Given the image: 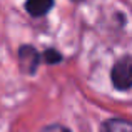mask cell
<instances>
[{"instance_id": "cell-1", "label": "cell", "mask_w": 132, "mask_h": 132, "mask_svg": "<svg viewBox=\"0 0 132 132\" xmlns=\"http://www.w3.org/2000/svg\"><path fill=\"white\" fill-rule=\"evenodd\" d=\"M112 82L119 90H127L132 87V57L119 59L112 67Z\"/></svg>"}, {"instance_id": "cell-2", "label": "cell", "mask_w": 132, "mask_h": 132, "mask_svg": "<svg viewBox=\"0 0 132 132\" xmlns=\"http://www.w3.org/2000/svg\"><path fill=\"white\" fill-rule=\"evenodd\" d=\"M19 62L23 72L34 74L37 70V65H39V52L30 45H23L19 50Z\"/></svg>"}, {"instance_id": "cell-3", "label": "cell", "mask_w": 132, "mask_h": 132, "mask_svg": "<svg viewBox=\"0 0 132 132\" xmlns=\"http://www.w3.org/2000/svg\"><path fill=\"white\" fill-rule=\"evenodd\" d=\"M52 7H54V3L47 2V0H32V2L25 3L27 12H29L32 17H42V15H45Z\"/></svg>"}, {"instance_id": "cell-4", "label": "cell", "mask_w": 132, "mask_h": 132, "mask_svg": "<svg viewBox=\"0 0 132 132\" xmlns=\"http://www.w3.org/2000/svg\"><path fill=\"white\" fill-rule=\"evenodd\" d=\"M102 132H132V122L124 119H110L102 126Z\"/></svg>"}, {"instance_id": "cell-5", "label": "cell", "mask_w": 132, "mask_h": 132, "mask_svg": "<svg viewBox=\"0 0 132 132\" xmlns=\"http://www.w3.org/2000/svg\"><path fill=\"white\" fill-rule=\"evenodd\" d=\"M44 59H45V62H48V64H57V62L62 60V55L59 54L57 50H54V48H48V50L44 52Z\"/></svg>"}, {"instance_id": "cell-6", "label": "cell", "mask_w": 132, "mask_h": 132, "mask_svg": "<svg viewBox=\"0 0 132 132\" xmlns=\"http://www.w3.org/2000/svg\"><path fill=\"white\" fill-rule=\"evenodd\" d=\"M42 132H70L67 127H62V126H48L42 129Z\"/></svg>"}]
</instances>
